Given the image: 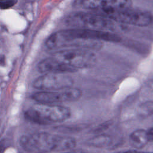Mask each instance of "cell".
Returning a JSON list of instances; mask_svg holds the SVG:
<instances>
[{
    "instance_id": "obj_9",
    "label": "cell",
    "mask_w": 153,
    "mask_h": 153,
    "mask_svg": "<svg viewBox=\"0 0 153 153\" xmlns=\"http://www.w3.org/2000/svg\"><path fill=\"white\" fill-rule=\"evenodd\" d=\"M38 70L42 74H69L76 72L52 56L41 60L38 64Z\"/></svg>"
},
{
    "instance_id": "obj_2",
    "label": "cell",
    "mask_w": 153,
    "mask_h": 153,
    "mask_svg": "<svg viewBox=\"0 0 153 153\" xmlns=\"http://www.w3.org/2000/svg\"><path fill=\"white\" fill-rule=\"evenodd\" d=\"M71 116V110L68 107L56 105L38 103L25 112L27 120L41 125L61 123Z\"/></svg>"
},
{
    "instance_id": "obj_15",
    "label": "cell",
    "mask_w": 153,
    "mask_h": 153,
    "mask_svg": "<svg viewBox=\"0 0 153 153\" xmlns=\"http://www.w3.org/2000/svg\"><path fill=\"white\" fill-rule=\"evenodd\" d=\"M123 153H148V152H139L137 151H135V150H129V151H127Z\"/></svg>"
},
{
    "instance_id": "obj_3",
    "label": "cell",
    "mask_w": 153,
    "mask_h": 153,
    "mask_svg": "<svg viewBox=\"0 0 153 153\" xmlns=\"http://www.w3.org/2000/svg\"><path fill=\"white\" fill-rule=\"evenodd\" d=\"M52 56L76 71L79 69L90 68L96 62V56L90 50L65 48L54 51Z\"/></svg>"
},
{
    "instance_id": "obj_7",
    "label": "cell",
    "mask_w": 153,
    "mask_h": 153,
    "mask_svg": "<svg viewBox=\"0 0 153 153\" xmlns=\"http://www.w3.org/2000/svg\"><path fill=\"white\" fill-rule=\"evenodd\" d=\"M82 91L76 88L70 87L56 91H39L32 94V99L38 103L56 104L74 102L78 100Z\"/></svg>"
},
{
    "instance_id": "obj_10",
    "label": "cell",
    "mask_w": 153,
    "mask_h": 153,
    "mask_svg": "<svg viewBox=\"0 0 153 153\" xmlns=\"http://www.w3.org/2000/svg\"><path fill=\"white\" fill-rule=\"evenodd\" d=\"M153 139V130L151 128L145 130L144 129H137L130 135V140L131 145L137 148L145 146Z\"/></svg>"
},
{
    "instance_id": "obj_8",
    "label": "cell",
    "mask_w": 153,
    "mask_h": 153,
    "mask_svg": "<svg viewBox=\"0 0 153 153\" xmlns=\"http://www.w3.org/2000/svg\"><path fill=\"white\" fill-rule=\"evenodd\" d=\"M76 7L85 10H97L104 14L131 7V0H76Z\"/></svg>"
},
{
    "instance_id": "obj_5",
    "label": "cell",
    "mask_w": 153,
    "mask_h": 153,
    "mask_svg": "<svg viewBox=\"0 0 153 153\" xmlns=\"http://www.w3.org/2000/svg\"><path fill=\"white\" fill-rule=\"evenodd\" d=\"M119 24H125L136 26H149L152 20V15L149 11L133 9L131 7L116 11L103 14Z\"/></svg>"
},
{
    "instance_id": "obj_14",
    "label": "cell",
    "mask_w": 153,
    "mask_h": 153,
    "mask_svg": "<svg viewBox=\"0 0 153 153\" xmlns=\"http://www.w3.org/2000/svg\"><path fill=\"white\" fill-rule=\"evenodd\" d=\"M17 0H5L0 2V8L1 9H8L13 7L17 4Z\"/></svg>"
},
{
    "instance_id": "obj_13",
    "label": "cell",
    "mask_w": 153,
    "mask_h": 153,
    "mask_svg": "<svg viewBox=\"0 0 153 153\" xmlns=\"http://www.w3.org/2000/svg\"><path fill=\"white\" fill-rule=\"evenodd\" d=\"M152 103L148 102L143 103L139 107V115L142 117H148L152 114Z\"/></svg>"
},
{
    "instance_id": "obj_17",
    "label": "cell",
    "mask_w": 153,
    "mask_h": 153,
    "mask_svg": "<svg viewBox=\"0 0 153 153\" xmlns=\"http://www.w3.org/2000/svg\"><path fill=\"white\" fill-rule=\"evenodd\" d=\"M5 1V0H0V2H1V1Z\"/></svg>"
},
{
    "instance_id": "obj_12",
    "label": "cell",
    "mask_w": 153,
    "mask_h": 153,
    "mask_svg": "<svg viewBox=\"0 0 153 153\" xmlns=\"http://www.w3.org/2000/svg\"><path fill=\"white\" fill-rule=\"evenodd\" d=\"M76 144L74 138L69 136H57L56 151H65L73 149Z\"/></svg>"
},
{
    "instance_id": "obj_16",
    "label": "cell",
    "mask_w": 153,
    "mask_h": 153,
    "mask_svg": "<svg viewBox=\"0 0 153 153\" xmlns=\"http://www.w3.org/2000/svg\"><path fill=\"white\" fill-rule=\"evenodd\" d=\"M64 153H76V152H64Z\"/></svg>"
},
{
    "instance_id": "obj_4",
    "label": "cell",
    "mask_w": 153,
    "mask_h": 153,
    "mask_svg": "<svg viewBox=\"0 0 153 153\" xmlns=\"http://www.w3.org/2000/svg\"><path fill=\"white\" fill-rule=\"evenodd\" d=\"M57 136L47 132H38L22 136L20 145L28 152L47 153L56 151Z\"/></svg>"
},
{
    "instance_id": "obj_6",
    "label": "cell",
    "mask_w": 153,
    "mask_h": 153,
    "mask_svg": "<svg viewBox=\"0 0 153 153\" xmlns=\"http://www.w3.org/2000/svg\"><path fill=\"white\" fill-rule=\"evenodd\" d=\"M72 77L68 74H42L33 82V87L40 91H56L72 87Z\"/></svg>"
},
{
    "instance_id": "obj_1",
    "label": "cell",
    "mask_w": 153,
    "mask_h": 153,
    "mask_svg": "<svg viewBox=\"0 0 153 153\" xmlns=\"http://www.w3.org/2000/svg\"><path fill=\"white\" fill-rule=\"evenodd\" d=\"M65 23L70 27L114 33L121 28V24L114 22L103 14L87 12L71 14L66 17Z\"/></svg>"
},
{
    "instance_id": "obj_11",
    "label": "cell",
    "mask_w": 153,
    "mask_h": 153,
    "mask_svg": "<svg viewBox=\"0 0 153 153\" xmlns=\"http://www.w3.org/2000/svg\"><path fill=\"white\" fill-rule=\"evenodd\" d=\"M112 142V139L109 135L100 134L90 139L87 144L96 148H103L108 146Z\"/></svg>"
}]
</instances>
